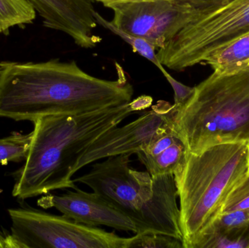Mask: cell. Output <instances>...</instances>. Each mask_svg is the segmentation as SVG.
Masks as SVG:
<instances>
[{"label": "cell", "instance_id": "3", "mask_svg": "<svg viewBox=\"0 0 249 248\" xmlns=\"http://www.w3.org/2000/svg\"><path fill=\"white\" fill-rule=\"evenodd\" d=\"M249 175V142L217 144L197 154L187 151L174 175L184 248H194Z\"/></svg>", "mask_w": 249, "mask_h": 248}, {"label": "cell", "instance_id": "22", "mask_svg": "<svg viewBox=\"0 0 249 248\" xmlns=\"http://www.w3.org/2000/svg\"><path fill=\"white\" fill-rule=\"evenodd\" d=\"M8 234L0 231V248H8Z\"/></svg>", "mask_w": 249, "mask_h": 248}, {"label": "cell", "instance_id": "13", "mask_svg": "<svg viewBox=\"0 0 249 248\" xmlns=\"http://www.w3.org/2000/svg\"><path fill=\"white\" fill-rule=\"evenodd\" d=\"M219 74H232L249 67V32L211 55L203 63Z\"/></svg>", "mask_w": 249, "mask_h": 248}, {"label": "cell", "instance_id": "18", "mask_svg": "<svg viewBox=\"0 0 249 248\" xmlns=\"http://www.w3.org/2000/svg\"><path fill=\"white\" fill-rule=\"evenodd\" d=\"M184 248L182 240L155 232H141L129 237L128 248Z\"/></svg>", "mask_w": 249, "mask_h": 248}, {"label": "cell", "instance_id": "1", "mask_svg": "<svg viewBox=\"0 0 249 248\" xmlns=\"http://www.w3.org/2000/svg\"><path fill=\"white\" fill-rule=\"evenodd\" d=\"M133 95L121 71L117 80H103L88 74L74 61L10 63L0 68V117L17 122L124 104Z\"/></svg>", "mask_w": 249, "mask_h": 248}, {"label": "cell", "instance_id": "24", "mask_svg": "<svg viewBox=\"0 0 249 248\" xmlns=\"http://www.w3.org/2000/svg\"><path fill=\"white\" fill-rule=\"evenodd\" d=\"M96 1H100V2H102V0H96Z\"/></svg>", "mask_w": 249, "mask_h": 248}, {"label": "cell", "instance_id": "10", "mask_svg": "<svg viewBox=\"0 0 249 248\" xmlns=\"http://www.w3.org/2000/svg\"><path fill=\"white\" fill-rule=\"evenodd\" d=\"M74 191L62 195H50L38 199L39 207L55 208L62 215L89 227L105 226L118 231L139 232L134 223L112 204L95 192H84L76 186Z\"/></svg>", "mask_w": 249, "mask_h": 248}, {"label": "cell", "instance_id": "7", "mask_svg": "<svg viewBox=\"0 0 249 248\" xmlns=\"http://www.w3.org/2000/svg\"><path fill=\"white\" fill-rule=\"evenodd\" d=\"M8 248H128L129 237L29 208L8 210Z\"/></svg>", "mask_w": 249, "mask_h": 248}, {"label": "cell", "instance_id": "21", "mask_svg": "<svg viewBox=\"0 0 249 248\" xmlns=\"http://www.w3.org/2000/svg\"><path fill=\"white\" fill-rule=\"evenodd\" d=\"M169 1L179 5L192 7L206 15L228 4L232 0H169Z\"/></svg>", "mask_w": 249, "mask_h": 248}, {"label": "cell", "instance_id": "6", "mask_svg": "<svg viewBox=\"0 0 249 248\" xmlns=\"http://www.w3.org/2000/svg\"><path fill=\"white\" fill-rule=\"evenodd\" d=\"M249 32V0H232L193 20L158 50L163 66L181 71L203 64L212 54Z\"/></svg>", "mask_w": 249, "mask_h": 248}, {"label": "cell", "instance_id": "16", "mask_svg": "<svg viewBox=\"0 0 249 248\" xmlns=\"http://www.w3.org/2000/svg\"><path fill=\"white\" fill-rule=\"evenodd\" d=\"M95 17L97 20L98 24L103 26L105 29H108L110 32H113L115 34L124 40L126 43L130 45L133 52H137L139 55H142L143 58L147 59L148 61L152 62L154 65L156 66L160 71L162 73V74H166V71L163 66L160 62L158 59V55H157L156 48L149 43L147 40L143 39V38L139 37V36H134V35L130 34V33H126L123 32L121 29L115 26L111 20H107L105 19L100 13L97 11L95 13Z\"/></svg>", "mask_w": 249, "mask_h": 248}, {"label": "cell", "instance_id": "20", "mask_svg": "<svg viewBox=\"0 0 249 248\" xmlns=\"http://www.w3.org/2000/svg\"><path fill=\"white\" fill-rule=\"evenodd\" d=\"M164 77L174 90V106L177 112H178L191 99L195 93V87H189L177 81L171 74H168V72L164 74Z\"/></svg>", "mask_w": 249, "mask_h": 248}, {"label": "cell", "instance_id": "17", "mask_svg": "<svg viewBox=\"0 0 249 248\" xmlns=\"http://www.w3.org/2000/svg\"><path fill=\"white\" fill-rule=\"evenodd\" d=\"M31 140L32 132L22 134L16 132L5 138H0V165L26 160Z\"/></svg>", "mask_w": 249, "mask_h": 248}, {"label": "cell", "instance_id": "25", "mask_svg": "<svg viewBox=\"0 0 249 248\" xmlns=\"http://www.w3.org/2000/svg\"></svg>", "mask_w": 249, "mask_h": 248}, {"label": "cell", "instance_id": "9", "mask_svg": "<svg viewBox=\"0 0 249 248\" xmlns=\"http://www.w3.org/2000/svg\"><path fill=\"white\" fill-rule=\"evenodd\" d=\"M176 114L174 104L160 100L136 120L124 126L111 128L86 150L76 165L75 173L88 165L103 159L137 154L174 122Z\"/></svg>", "mask_w": 249, "mask_h": 248}, {"label": "cell", "instance_id": "23", "mask_svg": "<svg viewBox=\"0 0 249 248\" xmlns=\"http://www.w3.org/2000/svg\"><path fill=\"white\" fill-rule=\"evenodd\" d=\"M129 1V0H102V3L105 5L108 3L114 2V1Z\"/></svg>", "mask_w": 249, "mask_h": 248}, {"label": "cell", "instance_id": "4", "mask_svg": "<svg viewBox=\"0 0 249 248\" xmlns=\"http://www.w3.org/2000/svg\"><path fill=\"white\" fill-rule=\"evenodd\" d=\"M131 154L108 157L74 179L128 217L139 232L167 234L182 240L178 192L174 175L152 176L130 167Z\"/></svg>", "mask_w": 249, "mask_h": 248}, {"label": "cell", "instance_id": "5", "mask_svg": "<svg viewBox=\"0 0 249 248\" xmlns=\"http://www.w3.org/2000/svg\"><path fill=\"white\" fill-rule=\"evenodd\" d=\"M174 127L194 154L225 143H249V67L232 74L213 72L176 114Z\"/></svg>", "mask_w": 249, "mask_h": 248}, {"label": "cell", "instance_id": "14", "mask_svg": "<svg viewBox=\"0 0 249 248\" xmlns=\"http://www.w3.org/2000/svg\"><path fill=\"white\" fill-rule=\"evenodd\" d=\"M36 16V10L28 0H0V32L32 23Z\"/></svg>", "mask_w": 249, "mask_h": 248}, {"label": "cell", "instance_id": "12", "mask_svg": "<svg viewBox=\"0 0 249 248\" xmlns=\"http://www.w3.org/2000/svg\"><path fill=\"white\" fill-rule=\"evenodd\" d=\"M187 152L185 143L173 122L136 154L151 176H158L174 175Z\"/></svg>", "mask_w": 249, "mask_h": 248}, {"label": "cell", "instance_id": "19", "mask_svg": "<svg viewBox=\"0 0 249 248\" xmlns=\"http://www.w3.org/2000/svg\"><path fill=\"white\" fill-rule=\"evenodd\" d=\"M246 209H249V175L230 195L222 214Z\"/></svg>", "mask_w": 249, "mask_h": 248}, {"label": "cell", "instance_id": "2", "mask_svg": "<svg viewBox=\"0 0 249 248\" xmlns=\"http://www.w3.org/2000/svg\"><path fill=\"white\" fill-rule=\"evenodd\" d=\"M143 96L124 104L76 115H50L34 121L25 163L15 172L12 195L24 199L58 189L76 187L75 167L89 147L102 134L135 112L152 105Z\"/></svg>", "mask_w": 249, "mask_h": 248}, {"label": "cell", "instance_id": "15", "mask_svg": "<svg viewBox=\"0 0 249 248\" xmlns=\"http://www.w3.org/2000/svg\"><path fill=\"white\" fill-rule=\"evenodd\" d=\"M249 248V227L212 231L203 235L194 248Z\"/></svg>", "mask_w": 249, "mask_h": 248}, {"label": "cell", "instance_id": "8", "mask_svg": "<svg viewBox=\"0 0 249 248\" xmlns=\"http://www.w3.org/2000/svg\"><path fill=\"white\" fill-rule=\"evenodd\" d=\"M113 11L112 23L123 32L143 38L157 50L187 23L203 16L169 0H129L105 4Z\"/></svg>", "mask_w": 249, "mask_h": 248}, {"label": "cell", "instance_id": "11", "mask_svg": "<svg viewBox=\"0 0 249 248\" xmlns=\"http://www.w3.org/2000/svg\"><path fill=\"white\" fill-rule=\"evenodd\" d=\"M44 25L64 32L83 48H93L102 41L93 33L98 23L92 0H28Z\"/></svg>", "mask_w": 249, "mask_h": 248}]
</instances>
